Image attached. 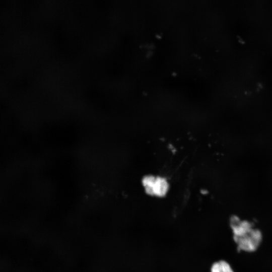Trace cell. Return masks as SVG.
<instances>
[{"label": "cell", "mask_w": 272, "mask_h": 272, "mask_svg": "<svg viewBox=\"0 0 272 272\" xmlns=\"http://www.w3.org/2000/svg\"><path fill=\"white\" fill-rule=\"evenodd\" d=\"M233 238L240 250L252 252L259 246L262 235L259 230L252 228L238 236H233Z\"/></svg>", "instance_id": "6da1fadb"}, {"label": "cell", "mask_w": 272, "mask_h": 272, "mask_svg": "<svg viewBox=\"0 0 272 272\" xmlns=\"http://www.w3.org/2000/svg\"><path fill=\"white\" fill-rule=\"evenodd\" d=\"M168 184L166 180L162 177H156L154 188L153 195L162 197L167 192Z\"/></svg>", "instance_id": "7a4b0ae2"}, {"label": "cell", "mask_w": 272, "mask_h": 272, "mask_svg": "<svg viewBox=\"0 0 272 272\" xmlns=\"http://www.w3.org/2000/svg\"><path fill=\"white\" fill-rule=\"evenodd\" d=\"M210 272H234L230 265L221 260L214 262L211 266Z\"/></svg>", "instance_id": "3957f363"}, {"label": "cell", "mask_w": 272, "mask_h": 272, "mask_svg": "<svg viewBox=\"0 0 272 272\" xmlns=\"http://www.w3.org/2000/svg\"><path fill=\"white\" fill-rule=\"evenodd\" d=\"M156 177L149 175L144 177L143 179V185L146 192L151 195H153V188Z\"/></svg>", "instance_id": "277c9868"}]
</instances>
